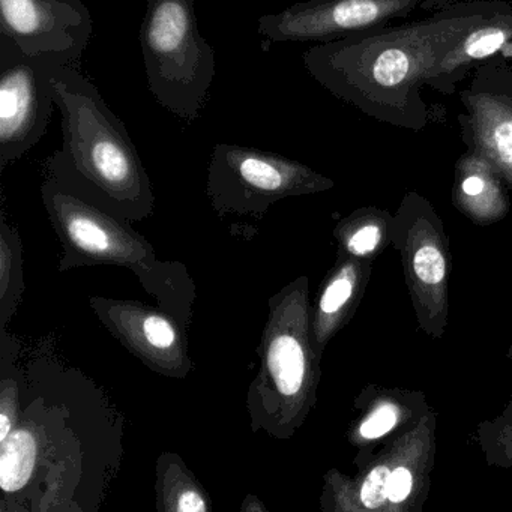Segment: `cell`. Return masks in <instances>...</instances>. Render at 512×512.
Instances as JSON below:
<instances>
[{"instance_id": "cell-1", "label": "cell", "mask_w": 512, "mask_h": 512, "mask_svg": "<svg viewBox=\"0 0 512 512\" xmlns=\"http://www.w3.org/2000/svg\"><path fill=\"white\" fill-rule=\"evenodd\" d=\"M494 0H464L427 19L316 44L302 55L320 86L374 121L401 130H425L430 106L425 79Z\"/></svg>"}, {"instance_id": "cell-2", "label": "cell", "mask_w": 512, "mask_h": 512, "mask_svg": "<svg viewBox=\"0 0 512 512\" xmlns=\"http://www.w3.org/2000/svg\"><path fill=\"white\" fill-rule=\"evenodd\" d=\"M52 88L64 143L49 166L59 181L115 202L146 199L148 178L136 146L97 86L74 65H61L53 74Z\"/></svg>"}, {"instance_id": "cell-3", "label": "cell", "mask_w": 512, "mask_h": 512, "mask_svg": "<svg viewBox=\"0 0 512 512\" xmlns=\"http://www.w3.org/2000/svg\"><path fill=\"white\" fill-rule=\"evenodd\" d=\"M139 40L149 91L193 124L217 74V53L200 34L194 0H146Z\"/></svg>"}, {"instance_id": "cell-4", "label": "cell", "mask_w": 512, "mask_h": 512, "mask_svg": "<svg viewBox=\"0 0 512 512\" xmlns=\"http://www.w3.org/2000/svg\"><path fill=\"white\" fill-rule=\"evenodd\" d=\"M65 64L55 56H31L0 35V163L17 160L46 136L55 97L52 79Z\"/></svg>"}, {"instance_id": "cell-5", "label": "cell", "mask_w": 512, "mask_h": 512, "mask_svg": "<svg viewBox=\"0 0 512 512\" xmlns=\"http://www.w3.org/2000/svg\"><path fill=\"white\" fill-rule=\"evenodd\" d=\"M419 5L421 0H305L260 17L257 31L271 43H331L406 19Z\"/></svg>"}, {"instance_id": "cell-6", "label": "cell", "mask_w": 512, "mask_h": 512, "mask_svg": "<svg viewBox=\"0 0 512 512\" xmlns=\"http://www.w3.org/2000/svg\"><path fill=\"white\" fill-rule=\"evenodd\" d=\"M457 116L466 151L487 161L512 187V65L488 59L460 92Z\"/></svg>"}, {"instance_id": "cell-7", "label": "cell", "mask_w": 512, "mask_h": 512, "mask_svg": "<svg viewBox=\"0 0 512 512\" xmlns=\"http://www.w3.org/2000/svg\"><path fill=\"white\" fill-rule=\"evenodd\" d=\"M92 29L82 0H0V35L26 55L55 56L79 67Z\"/></svg>"}, {"instance_id": "cell-8", "label": "cell", "mask_w": 512, "mask_h": 512, "mask_svg": "<svg viewBox=\"0 0 512 512\" xmlns=\"http://www.w3.org/2000/svg\"><path fill=\"white\" fill-rule=\"evenodd\" d=\"M211 181L218 193H242L247 197L311 193L332 187L329 179L298 161L232 143L214 146Z\"/></svg>"}, {"instance_id": "cell-9", "label": "cell", "mask_w": 512, "mask_h": 512, "mask_svg": "<svg viewBox=\"0 0 512 512\" xmlns=\"http://www.w3.org/2000/svg\"><path fill=\"white\" fill-rule=\"evenodd\" d=\"M509 49L512 50V4L494 0L487 16L475 23L437 62L425 79V88L452 97L458 85L479 65Z\"/></svg>"}, {"instance_id": "cell-10", "label": "cell", "mask_w": 512, "mask_h": 512, "mask_svg": "<svg viewBox=\"0 0 512 512\" xmlns=\"http://www.w3.org/2000/svg\"><path fill=\"white\" fill-rule=\"evenodd\" d=\"M499 173L478 155L464 152L455 167V203L466 212H499L505 208Z\"/></svg>"}, {"instance_id": "cell-11", "label": "cell", "mask_w": 512, "mask_h": 512, "mask_svg": "<svg viewBox=\"0 0 512 512\" xmlns=\"http://www.w3.org/2000/svg\"><path fill=\"white\" fill-rule=\"evenodd\" d=\"M37 463V440L29 431L11 433L2 442L0 454V487L13 493L28 484Z\"/></svg>"}, {"instance_id": "cell-12", "label": "cell", "mask_w": 512, "mask_h": 512, "mask_svg": "<svg viewBox=\"0 0 512 512\" xmlns=\"http://www.w3.org/2000/svg\"><path fill=\"white\" fill-rule=\"evenodd\" d=\"M268 365L281 394L292 397L301 391L305 377V355L293 335H278L268 352Z\"/></svg>"}, {"instance_id": "cell-13", "label": "cell", "mask_w": 512, "mask_h": 512, "mask_svg": "<svg viewBox=\"0 0 512 512\" xmlns=\"http://www.w3.org/2000/svg\"><path fill=\"white\" fill-rule=\"evenodd\" d=\"M410 272L416 284L436 290L446 284L448 265L446 256L437 242H418L410 253Z\"/></svg>"}, {"instance_id": "cell-14", "label": "cell", "mask_w": 512, "mask_h": 512, "mask_svg": "<svg viewBox=\"0 0 512 512\" xmlns=\"http://www.w3.org/2000/svg\"><path fill=\"white\" fill-rule=\"evenodd\" d=\"M392 469L386 464L373 467L361 487V503L367 509H380L389 502V479Z\"/></svg>"}, {"instance_id": "cell-15", "label": "cell", "mask_w": 512, "mask_h": 512, "mask_svg": "<svg viewBox=\"0 0 512 512\" xmlns=\"http://www.w3.org/2000/svg\"><path fill=\"white\" fill-rule=\"evenodd\" d=\"M355 289V280L350 271H344L340 277L335 278L323 293L320 299V310L325 314H335L350 301Z\"/></svg>"}, {"instance_id": "cell-16", "label": "cell", "mask_w": 512, "mask_h": 512, "mask_svg": "<svg viewBox=\"0 0 512 512\" xmlns=\"http://www.w3.org/2000/svg\"><path fill=\"white\" fill-rule=\"evenodd\" d=\"M398 412L392 404L377 407L361 424L359 433L365 440L380 439L397 425Z\"/></svg>"}, {"instance_id": "cell-17", "label": "cell", "mask_w": 512, "mask_h": 512, "mask_svg": "<svg viewBox=\"0 0 512 512\" xmlns=\"http://www.w3.org/2000/svg\"><path fill=\"white\" fill-rule=\"evenodd\" d=\"M382 241V226L377 221H370L359 227L347 242V248L355 256H367L379 247Z\"/></svg>"}, {"instance_id": "cell-18", "label": "cell", "mask_w": 512, "mask_h": 512, "mask_svg": "<svg viewBox=\"0 0 512 512\" xmlns=\"http://www.w3.org/2000/svg\"><path fill=\"white\" fill-rule=\"evenodd\" d=\"M413 490V473L409 467L397 466L392 469L389 479V503L400 505L409 499Z\"/></svg>"}, {"instance_id": "cell-19", "label": "cell", "mask_w": 512, "mask_h": 512, "mask_svg": "<svg viewBox=\"0 0 512 512\" xmlns=\"http://www.w3.org/2000/svg\"><path fill=\"white\" fill-rule=\"evenodd\" d=\"M143 329H145L149 343L158 349H167L175 343V331H173L172 325L161 317H149L143 325Z\"/></svg>"}, {"instance_id": "cell-20", "label": "cell", "mask_w": 512, "mask_h": 512, "mask_svg": "<svg viewBox=\"0 0 512 512\" xmlns=\"http://www.w3.org/2000/svg\"><path fill=\"white\" fill-rule=\"evenodd\" d=\"M176 509L184 512L205 511L206 505L202 497H200L196 491H185V493L179 497Z\"/></svg>"}, {"instance_id": "cell-21", "label": "cell", "mask_w": 512, "mask_h": 512, "mask_svg": "<svg viewBox=\"0 0 512 512\" xmlns=\"http://www.w3.org/2000/svg\"><path fill=\"white\" fill-rule=\"evenodd\" d=\"M509 358H512V350L509 352Z\"/></svg>"}]
</instances>
